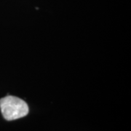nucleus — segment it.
Instances as JSON below:
<instances>
[{
	"instance_id": "1",
	"label": "nucleus",
	"mask_w": 131,
	"mask_h": 131,
	"mask_svg": "<svg viewBox=\"0 0 131 131\" xmlns=\"http://www.w3.org/2000/svg\"><path fill=\"white\" fill-rule=\"evenodd\" d=\"M0 109L3 117L7 121L25 117L29 111L28 104L24 100L13 95H7L0 99Z\"/></svg>"
}]
</instances>
